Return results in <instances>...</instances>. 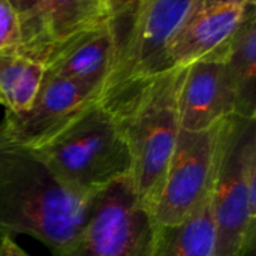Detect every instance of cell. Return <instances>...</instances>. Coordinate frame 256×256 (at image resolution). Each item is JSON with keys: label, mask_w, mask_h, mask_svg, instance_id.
I'll use <instances>...</instances> for the list:
<instances>
[{"label": "cell", "mask_w": 256, "mask_h": 256, "mask_svg": "<svg viewBox=\"0 0 256 256\" xmlns=\"http://www.w3.org/2000/svg\"><path fill=\"white\" fill-rule=\"evenodd\" d=\"M0 256H30L24 249H21L14 238L0 237Z\"/></svg>", "instance_id": "ac0fdd59"}, {"label": "cell", "mask_w": 256, "mask_h": 256, "mask_svg": "<svg viewBox=\"0 0 256 256\" xmlns=\"http://www.w3.org/2000/svg\"><path fill=\"white\" fill-rule=\"evenodd\" d=\"M100 86L44 78L32 106L22 112H6L0 122V144L36 148L88 106L99 102Z\"/></svg>", "instance_id": "ba28073f"}, {"label": "cell", "mask_w": 256, "mask_h": 256, "mask_svg": "<svg viewBox=\"0 0 256 256\" xmlns=\"http://www.w3.org/2000/svg\"><path fill=\"white\" fill-rule=\"evenodd\" d=\"M152 256H216L212 196L182 224L158 226Z\"/></svg>", "instance_id": "5bb4252c"}, {"label": "cell", "mask_w": 256, "mask_h": 256, "mask_svg": "<svg viewBox=\"0 0 256 256\" xmlns=\"http://www.w3.org/2000/svg\"><path fill=\"white\" fill-rule=\"evenodd\" d=\"M138 0H102L110 20L124 14L129 8H132Z\"/></svg>", "instance_id": "e0dca14e"}, {"label": "cell", "mask_w": 256, "mask_h": 256, "mask_svg": "<svg viewBox=\"0 0 256 256\" xmlns=\"http://www.w3.org/2000/svg\"><path fill=\"white\" fill-rule=\"evenodd\" d=\"M20 44V16L8 0H0V54H18Z\"/></svg>", "instance_id": "2e32d148"}, {"label": "cell", "mask_w": 256, "mask_h": 256, "mask_svg": "<svg viewBox=\"0 0 256 256\" xmlns=\"http://www.w3.org/2000/svg\"><path fill=\"white\" fill-rule=\"evenodd\" d=\"M110 21L100 0H40L20 18L18 54L45 63L46 57L74 36Z\"/></svg>", "instance_id": "9c48e42d"}, {"label": "cell", "mask_w": 256, "mask_h": 256, "mask_svg": "<svg viewBox=\"0 0 256 256\" xmlns=\"http://www.w3.org/2000/svg\"><path fill=\"white\" fill-rule=\"evenodd\" d=\"M212 212L216 256H250L256 238V118L232 120Z\"/></svg>", "instance_id": "5b68a950"}, {"label": "cell", "mask_w": 256, "mask_h": 256, "mask_svg": "<svg viewBox=\"0 0 256 256\" xmlns=\"http://www.w3.org/2000/svg\"><path fill=\"white\" fill-rule=\"evenodd\" d=\"M100 2H102V0H100Z\"/></svg>", "instance_id": "44dd1931"}, {"label": "cell", "mask_w": 256, "mask_h": 256, "mask_svg": "<svg viewBox=\"0 0 256 256\" xmlns=\"http://www.w3.org/2000/svg\"><path fill=\"white\" fill-rule=\"evenodd\" d=\"M224 62L236 98V117L256 118L255 12L236 33Z\"/></svg>", "instance_id": "4fadbf2b"}, {"label": "cell", "mask_w": 256, "mask_h": 256, "mask_svg": "<svg viewBox=\"0 0 256 256\" xmlns=\"http://www.w3.org/2000/svg\"><path fill=\"white\" fill-rule=\"evenodd\" d=\"M112 58L114 33L111 22L106 21L54 50L44 63V78H64L102 87Z\"/></svg>", "instance_id": "7c38bea8"}, {"label": "cell", "mask_w": 256, "mask_h": 256, "mask_svg": "<svg viewBox=\"0 0 256 256\" xmlns=\"http://www.w3.org/2000/svg\"><path fill=\"white\" fill-rule=\"evenodd\" d=\"M34 150L70 189L94 196L130 176V153L111 112L96 102Z\"/></svg>", "instance_id": "3957f363"}, {"label": "cell", "mask_w": 256, "mask_h": 256, "mask_svg": "<svg viewBox=\"0 0 256 256\" xmlns=\"http://www.w3.org/2000/svg\"><path fill=\"white\" fill-rule=\"evenodd\" d=\"M236 116V98L225 62L200 60L188 66L180 93L182 130L207 129Z\"/></svg>", "instance_id": "8fae6325"}, {"label": "cell", "mask_w": 256, "mask_h": 256, "mask_svg": "<svg viewBox=\"0 0 256 256\" xmlns=\"http://www.w3.org/2000/svg\"><path fill=\"white\" fill-rule=\"evenodd\" d=\"M208 3H225V4H237V6H246L254 8L256 0H207Z\"/></svg>", "instance_id": "ffe728a7"}, {"label": "cell", "mask_w": 256, "mask_h": 256, "mask_svg": "<svg viewBox=\"0 0 256 256\" xmlns=\"http://www.w3.org/2000/svg\"><path fill=\"white\" fill-rule=\"evenodd\" d=\"M207 0H138L110 20L114 58L102 84L100 98L142 78L166 70L171 45Z\"/></svg>", "instance_id": "277c9868"}, {"label": "cell", "mask_w": 256, "mask_h": 256, "mask_svg": "<svg viewBox=\"0 0 256 256\" xmlns=\"http://www.w3.org/2000/svg\"><path fill=\"white\" fill-rule=\"evenodd\" d=\"M236 116L201 130H180L154 204L156 226H171L190 218L212 196Z\"/></svg>", "instance_id": "8992f818"}, {"label": "cell", "mask_w": 256, "mask_h": 256, "mask_svg": "<svg viewBox=\"0 0 256 256\" xmlns=\"http://www.w3.org/2000/svg\"><path fill=\"white\" fill-rule=\"evenodd\" d=\"M45 64L20 54H0V105L6 112H22L34 102Z\"/></svg>", "instance_id": "9a60e30c"}, {"label": "cell", "mask_w": 256, "mask_h": 256, "mask_svg": "<svg viewBox=\"0 0 256 256\" xmlns=\"http://www.w3.org/2000/svg\"><path fill=\"white\" fill-rule=\"evenodd\" d=\"M188 68H171L124 86L99 102L114 117L130 153V183L150 212L180 135V93Z\"/></svg>", "instance_id": "7a4b0ae2"}, {"label": "cell", "mask_w": 256, "mask_h": 256, "mask_svg": "<svg viewBox=\"0 0 256 256\" xmlns=\"http://www.w3.org/2000/svg\"><path fill=\"white\" fill-rule=\"evenodd\" d=\"M8 3L12 6V9L16 12V15L26 16L28 14H32L40 3V0H8Z\"/></svg>", "instance_id": "d6986e66"}, {"label": "cell", "mask_w": 256, "mask_h": 256, "mask_svg": "<svg viewBox=\"0 0 256 256\" xmlns=\"http://www.w3.org/2000/svg\"><path fill=\"white\" fill-rule=\"evenodd\" d=\"M156 231L126 177L94 195L80 234L57 256H152Z\"/></svg>", "instance_id": "52a82bcc"}, {"label": "cell", "mask_w": 256, "mask_h": 256, "mask_svg": "<svg viewBox=\"0 0 256 256\" xmlns=\"http://www.w3.org/2000/svg\"><path fill=\"white\" fill-rule=\"evenodd\" d=\"M254 8L206 3L183 27L166 57V69L188 68L200 60H222Z\"/></svg>", "instance_id": "30bf717a"}, {"label": "cell", "mask_w": 256, "mask_h": 256, "mask_svg": "<svg viewBox=\"0 0 256 256\" xmlns=\"http://www.w3.org/2000/svg\"><path fill=\"white\" fill-rule=\"evenodd\" d=\"M93 198L64 184L34 150L0 144V237L27 236L60 255L80 234Z\"/></svg>", "instance_id": "6da1fadb"}]
</instances>
